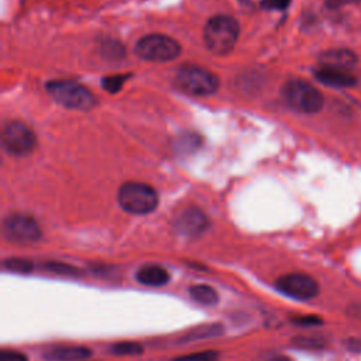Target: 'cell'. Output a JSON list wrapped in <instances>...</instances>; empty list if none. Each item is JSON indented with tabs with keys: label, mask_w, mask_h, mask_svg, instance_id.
Wrapping results in <instances>:
<instances>
[{
	"label": "cell",
	"mask_w": 361,
	"mask_h": 361,
	"mask_svg": "<svg viewBox=\"0 0 361 361\" xmlns=\"http://www.w3.org/2000/svg\"><path fill=\"white\" fill-rule=\"evenodd\" d=\"M357 65V56L350 49H330L320 55V66L338 69V71H350Z\"/></svg>",
	"instance_id": "cell-12"
},
{
	"label": "cell",
	"mask_w": 361,
	"mask_h": 361,
	"mask_svg": "<svg viewBox=\"0 0 361 361\" xmlns=\"http://www.w3.org/2000/svg\"><path fill=\"white\" fill-rule=\"evenodd\" d=\"M169 278L171 275L168 269L157 264L144 265L135 274V279L138 283L145 286H152V288L165 286L169 282Z\"/></svg>",
	"instance_id": "cell-13"
},
{
	"label": "cell",
	"mask_w": 361,
	"mask_h": 361,
	"mask_svg": "<svg viewBox=\"0 0 361 361\" xmlns=\"http://www.w3.org/2000/svg\"><path fill=\"white\" fill-rule=\"evenodd\" d=\"M1 144L8 154L23 157L34 149L35 135L24 123L10 121L3 127Z\"/></svg>",
	"instance_id": "cell-9"
},
{
	"label": "cell",
	"mask_w": 361,
	"mask_h": 361,
	"mask_svg": "<svg viewBox=\"0 0 361 361\" xmlns=\"http://www.w3.org/2000/svg\"><path fill=\"white\" fill-rule=\"evenodd\" d=\"M92 357V350L83 345H54L42 353L47 361H85Z\"/></svg>",
	"instance_id": "cell-11"
},
{
	"label": "cell",
	"mask_w": 361,
	"mask_h": 361,
	"mask_svg": "<svg viewBox=\"0 0 361 361\" xmlns=\"http://www.w3.org/2000/svg\"><path fill=\"white\" fill-rule=\"evenodd\" d=\"M224 333V327L219 323H207L197 326L192 330H189L185 336H182L180 341L188 343V341H199V340H207V338H214L219 337Z\"/></svg>",
	"instance_id": "cell-15"
},
{
	"label": "cell",
	"mask_w": 361,
	"mask_h": 361,
	"mask_svg": "<svg viewBox=\"0 0 361 361\" xmlns=\"http://www.w3.org/2000/svg\"><path fill=\"white\" fill-rule=\"evenodd\" d=\"M0 361H28L27 355L16 350H1Z\"/></svg>",
	"instance_id": "cell-22"
},
{
	"label": "cell",
	"mask_w": 361,
	"mask_h": 361,
	"mask_svg": "<svg viewBox=\"0 0 361 361\" xmlns=\"http://www.w3.org/2000/svg\"><path fill=\"white\" fill-rule=\"evenodd\" d=\"M127 76H121V75H114V76H109L103 79V86L107 92L110 93H116L121 89V86L124 85Z\"/></svg>",
	"instance_id": "cell-21"
},
{
	"label": "cell",
	"mask_w": 361,
	"mask_h": 361,
	"mask_svg": "<svg viewBox=\"0 0 361 361\" xmlns=\"http://www.w3.org/2000/svg\"><path fill=\"white\" fill-rule=\"evenodd\" d=\"M178 86L193 96H209L219 87V79L210 71L196 66L185 65L176 73Z\"/></svg>",
	"instance_id": "cell-5"
},
{
	"label": "cell",
	"mask_w": 361,
	"mask_h": 361,
	"mask_svg": "<svg viewBox=\"0 0 361 361\" xmlns=\"http://www.w3.org/2000/svg\"><path fill=\"white\" fill-rule=\"evenodd\" d=\"M282 97L290 109L305 114L317 113L323 107L322 93L314 86L300 79L286 82L282 87Z\"/></svg>",
	"instance_id": "cell-3"
},
{
	"label": "cell",
	"mask_w": 361,
	"mask_h": 361,
	"mask_svg": "<svg viewBox=\"0 0 361 361\" xmlns=\"http://www.w3.org/2000/svg\"><path fill=\"white\" fill-rule=\"evenodd\" d=\"M314 76L319 82L333 86V87H351L357 83V79L347 71H338V69H330V68H322L316 71Z\"/></svg>",
	"instance_id": "cell-14"
},
{
	"label": "cell",
	"mask_w": 361,
	"mask_h": 361,
	"mask_svg": "<svg viewBox=\"0 0 361 361\" xmlns=\"http://www.w3.org/2000/svg\"><path fill=\"white\" fill-rule=\"evenodd\" d=\"M238 1L243 4H252L255 0H238Z\"/></svg>",
	"instance_id": "cell-26"
},
{
	"label": "cell",
	"mask_w": 361,
	"mask_h": 361,
	"mask_svg": "<svg viewBox=\"0 0 361 361\" xmlns=\"http://www.w3.org/2000/svg\"><path fill=\"white\" fill-rule=\"evenodd\" d=\"M262 4L267 7V8H271V10H282V8H286L288 4L290 3V0H261Z\"/></svg>",
	"instance_id": "cell-24"
},
{
	"label": "cell",
	"mask_w": 361,
	"mask_h": 361,
	"mask_svg": "<svg viewBox=\"0 0 361 361\" xmlns=\"http://www.w3.org/2000/svg\"><path fill=\"white\" fill-rule=\"evenodd\" d=\"M190 298L204 306H214L219 302V293L209 285H193L189 288Z\"/></svg>",
	"instance_id": "cell-16"
},
{
	"label": "cell",
	"mask_w": 361,
	"mask_h": 361,
	"mask_svg": "<svg viewBox=\"0 0 361 361\" xmlns=\"http://www.w3.org/2000/svg\"><path fill=\"white\" fill-rule=\"evenodd\" d=\"M361 0H326V6L329 8H340L343 6H348V4H357Z\"/></svg>",
	"instance_id": "cell-25"
},
{
	"label": "cell",
	"mask_w": 361,
	"mask_h": 361,
	"mask_svg": "<svg viewBox=\"0 0 361 361\" xmlns=\"http://www.w3.org/2000/svg\"><path fill=\"white\" fill-rule=\"evenodd\" d=\"M275 288L285 296L296 300H310L319 295V283L303 272H289L275 281Z\"/></svg>",
	"instance_id": "cell-8"
},
{
	"label": "cell",
	"mask_w": 361,
	"mask_h": 361,
	"mask_svg": "<svg viewBox=\"0 0 361 361\" xmlns=\"http://www.w3.org/2000/svg\"><path fill=\"white\" fill-rule=\"evenodd\" d=\"M175 227L182 235L199 237L209 227V219L202 210L190 207L179 214L175 221Z\"/></svg>",
	"instance_id": "cell-10"
},
{
	"label": "cell",
	"mask_w": 361,
	"mask_h": 361,
	"mask_svg": "<svg viewBox=\"0 0 361 361\" xmlns=\"http://www.w3.org/2000/svg\"><path fill=\"white\" fill-rule=\"evenodd\" d=\"M118 203L123 210L131 214H148L158 206L155 189L142 182H127L118 190Z\"/></svg>",
	"instance_id": "cell-2"
},
{
	"label": "cell",
	"mask_w": 361,
	"mask_h": 361,
	"mask_svg": "<svg viewBox=\"0 0 361 361\" xmlns=\"http://www.w3.org/2000/svg\"><path fill=\"white\" fill-rule=\"evenodd\" d=\"M135 52L141 59L145 61L166 62L175 59L179 55L180 47L173 38L168 35L149 34L137 42Z\"/></svg>",
	"instance_id": "cell-6"
},
{
	"label": "cell",
	"mask_w": 361,
	"mask_h": 361,
	"mask_svg": "<svg viewBox=\"0 0 361 361\" xmlns=\"http://www.w3.org/2000/svg\"><path fill=\"white\" fill-rule=\"evenodd\" d=\"M3 234L11 243L32 244L41 238L42 231L34 217L23 213H13L3 220Z\"/></svg>",
	"instance_id": "cell-7"
},
{
	"label": "cell",
	"mask_w": 361,
	"mask_h": 361,
	"mask_svg": "<svg viewBox=\"0 0 361 361\" xmlns=\"http://www.w3.org/2000/svg\"><path fill=\"white\" fill-rule=\"evenodd\" d=\"M110 351L117 355H138L144 351L142 345L134 341H120L110 347Z\"/></svg>",
	"instance_id": "cell-17"
},
{
	"label": "cell",
	"mask_w": 361,
	"mask_h": 361,
	"mask_svg": "<svg viewBox=\"0 0 361 361\" xmlns=\"http://www.w3.org/2000/svg\"><path fill=\"white\" fill-rule=\"evenodd\" d=\"M296 324H300V326H313V324H320L323 320L320 319V317H317V316H313V314H310V316H300V317H296L295 320H293Z\"/></svg>",
	"instance_id": "cell-23"
},
{
	"label": "cell",
	"mask_w": 361,
	"mask_h": 361,
	"mask_svg": "<svg viewBox=\"0 0 361 361\" xmlns=\"http://www.w3.org/2000/svg\"><path fill=\"white\" fill-rule=\"evenodd\" d=\"M3 267L11 272L17 274H28L32 271L34 264L25 258H7L3 262Z\"/></svg>",
	"instance_id": "cell-19"
},
{
	"label": "cell",
	"mask_w": 361,
	"mask_h": 361,
	"mask_svg": "<svg viewBox=\"0 0 361 361\" xmlns=\"http://www.w3.org/2000/svg\"><path fill=\"white\" fill-rule=\"evenodd\" d=\"M217 358H219V353L209 350V351H203V353L178 357V358H175V361H217Z\"/></svg>",
	"instance_id": "cell-20"
},
{
	"label": "cell",
	"mask_w": 361,
	"mask_h": 361,
	"mask_svg": "<svg viewBox=\"0 0 361 361\" xmlns=\"http://www.w3.org/2000/svg\"><path fill=\"white\" fill-rule=\"evenodd\" d=\"M47 92L51 97L66 109L90 110L96 104L93 93L72 80H52L47 83Z\"/></svg>",
	"instance_id": "cell-4"
},
{
	"label": "cell",
	"mask_w": 361,
	"mask_h": 361,
	"mask_svg": "<svg viewBox=\"0 0 361 361\" xmlns=\"http://www.w3.org/2000/svg\"><path fill=\"white\" fill-rule=\"evenodd\" d=\"M44 268L48 269L49 272H54L56 275H65V276H79L82 272L80 269L65 264V262H58V261H49L44 264Z\"/></svg>",
	"instance_id": "cell-18"
},
{
	"label": "cell",
	"mask_w": 361,
	"mask_h": 361,
	"mask_svg": "<svg viewBox=\"0 0 361 361\" xmlns=\"http://www.w3.org/2000/svg\"><path fill=\"white\" fill-rule=\"evenodd\" d=\"M238 34V23L231 16H214L203 28V39L206 47L209 51L219 55L227 54L234 48Z\"/></svg>",
	"instance_id": "cell-1"
}]
</instances>
